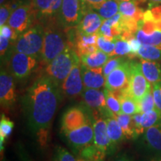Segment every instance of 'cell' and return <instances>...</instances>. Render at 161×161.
<instances>
[{
    "instance_id": "obj_19",
    "label": "cell",
    "mask_w": 161,
    "mask_h": 161,
    "mask_svg": "<svg viewBox=\"0 0 161 161\" xmlns=\"http://www.w3.org/2000/svg\"><path fill=\"white\" fill-rule=\"evenodd\" d=\"M81 73L84 88L101 89L105 86L106 78L102 73V67L88 68L81 64Z\"/></svg>"
},
{
    "instance_id": "obj_35",
    "label": "cell",
    "mask_w": 161,
    "mask_h": 161,
    "mask_svg": "<svg viewBox=\"0 0 161 161\" xmlns=\"http://www.w3.org/2000/svg\"><path fill=\"white\" fill-rule=\"evenodd\" d=\"M52 161H77V159L65 148L57 146L54 150Z\"/></svg>"
},
{
    "instance_id": "obj_45",
    "label": "cell",
    "mask_w": 161,
    "mask_h": 161,
    "mask_svg": "<svg viewBox=\"0 0 161 161\" xmlns=\"http://www.w3.org/2000/svg\"><path fill=\"white\" fill-rule=\"evenodd\" d=\"M17 154L19 157V161H33L30 158L28 153L21 146H18Z\"/></svg>"
},
{
    "instance_id": "obj_23",
    "label": "cell",
    "mask_w": 161,
    "mask_h": 161,
    "mask_svg": "<svg viewBox=\"0 0 161 161\" xmlns=\"http://www.w3.org/2000/svg\"><path fill=\"white\" fill-rule=\"evenodd\" d=\"M106 121L107 131H108V136L113 144L116 146L125 138L123 131L115 118L108 117L106 119Z\"/></svg>"
},
{
    "instance_id": "obj_2",
    "label": "cell",
    "mask_w": 161,
    "mask_h": 161,
    "mask_svg": "<svg viewBox=\"0 0 161 161\" xmlns=\"http://www.w3.org/2000/svg\"><path fill=\"white\" fill-rule=\"evenodd\" d=\"M53 19L47 20L48 23L46 26H43V46L40 57L43 64L46 65L62 53L70 44L67 35L62 30L64 28L58 21L56 24L52 20Z\"/></svg>"
},
{
    "instance_id": "obj_6",
    "label": "cell",
    "mask_w": 161,
    "mask_h": 161,
    "mask_svg": "<svg viewBox=\"0 0 161 161\" xmlns=\"http://www.w3.org/2000/svg\"><path fill=\"white\" fill-rule=\"evenodd\" d=\"M80 0H63L57 20L64 29L77 27L83 16Z\"/></svg>"
},
{
    "instance_id": "obj_11",
    "label": "cell",
    "mask_w": 161,
    "mask_h": 161,
    "mask_svg": "<svg viewBox=\"0 0 161 161\" xmlns=\"http://www.w3.org/2000/svg\"><path fill=\"white\" fill-rule=\"evenodd\" d=\"M60 90L66 97L73 98L82 94L84 90L81 73V64H76L69 75L60 86Z\"/></svg>"
},
{
    "instance_id": "obj_28",
    "label": "cell",
    "mask_w": 161,
    "mask_h": 161,
    "mask_svg": "<svg viewBox=\"0 0 161 161\" xmlns=\"http://www.w3.org/2000/svg\"><path fill=\"white\" fill-rule=\"evenodd\" d=\"M79 154L80 158L95 161H104L107 155L103 151L98 148L94 143L82 148L79 152Z\"/></svg>"
},
{
    "instance_id": "obj_49",
    "label": "cell",
    "mask_w": 161,
    "mask_h": 161,
    "mask_svg": "<svg viewBox=\"0 0 161 161\" xmlns=\"http://www.w3.org/2000/svg\"><path fill=\"white\" fill-rule=\"evenodd\" d=\"M142 1H146V0H142ZM152 3H161V0H149Z\"/></svg>"
},
{
    "instance_id": "obj_37",
    "label": "cell",
    "mask_w": 161,
    "mask_h": 161,
    "mask_svg": "<svg viewBox=\"0 0 161 161\" xmlns=\"http://www.w3.org/2000/svg\"><path fill=\"white\" fill-rule=\"evenodd\" d=\"M143 20L153 22L161 20V6L150 5L148 9L144 11Z\"/></svg>"
},
{
    "instance_id": "obj_18",
    "label": "cell",
    "mask_w": 161,
    "mask_h": 161,
    "mask_svg": "<svg viewBox=\"0 0 161 161\" xmlns=\"http://www.w3.org/2000/svg\"><path fill=\"white\" fill-rule=\"evenodd\" d=\"M142 140L147 152L153 157H161V122L146 129Z\"/></svg>"
},
{
    "instance_id": "obj_13",
    "label": "cell",
    "mask_w": 161,
    "mask_h": 161,
    "mask_svg": "<svg viewBox=\"0 0 161 161\" xmlns=\"http://www.w3.org/2000/svg\"><path fill=\"white\" fill-rule=\"evenodd\" d=\"M81 95L84 103L87 106V108L96 110L102 115L105 116L107 118L112 117V114L107 108L106 97L104 90L84 88Z\"/></svg>"
},
{
    "instance_id": "obj_29",
    "label": "cell",
    "mask_w": 161,
    "mask_h": 161,
    "mask_svg": "<svg viewBox=\"0 0 161 161\" xmlns=\"http://www.w3.org/2000/svg\"><path fill=\"white\" fill-rule=\"evenodd\" d=\"M136 56L148 60H161V49L154 46L141 45Z\"/></svg>"
},
{
    "instance_id": "obj_17",
    "label": "cell",
    "mask_w": 161,
    "mask_h": 161,
    "mask_svg": "<svg viewBox=\"0 0 161 161\" xmlns=\"http://www.w3.org/2000/svg\"><path fill=\"white\" fill-rule=\"evenodd\" d=\"M63 0H32L36 19L46 21L57 17Z\"/></svg>"
},
{
    "instance_id": "obj_42",
    "label": "cell",
    "mask_w": 161,
    "mask_h": 161,
    "mask_svg": "<svg viewBox=\"0 0 161 161\" xmlns=\"http://www.w3.org/2000/svg\"><path fill=\"white\" fill-rule=\"evenodd\" d=\"M128 41L130 44V49H131V58H134V56H136V55H137V52L142 44L140 43V42L139 41L135 36L130 38Z\"/></svg>"
},
{
    "instance_id": "obj_27",
    "label": "cell",
    "mask_w": 161,
    "mask_h": 161,
    "mask_svg": "<svg viewBox=\"0 0 161 161\" xmlns=\"http://www.w3.org/2000/svg\"><path fill=\"white\" fill-rule=\"evenodd\" d=\"M121 104V110L122 113L133 116L139 113V108L137 102H135L132 98H130L126 93V90L122 91V96L119 98Z\"/></svg>"
},
{
    "instance_id": "obj_50",
    "label": "cell",
    "mask_w": 161,
    "mask_h": 161,
    "mask_svg": "<svg viewBox=\"0 0 161 161\" xmlns=\"http://www.w3.org/2000/svg\"><path fill=\"white\" fill-rule=\"evenodd\" d=\"M118 1H138V2H142V0H118Z\"/></svg>"
},
{
    "instance_id": "obj_43",
    "label": "cell",
    "mask_w": 161,
    "mask_h": 161,
    "mask_svg": "<svg viewBox=\"0 0 161 161\" xmlns=\"http://www.w3.org/2000/svg\"><path fill=\"white\" fill-rule=\"evenodd\" d=\"M12 42L8 38L0 35V52H1V58L5 55L6 51L8 49L10 43Z\"/></svg>"
},
{
    "instance_id": "obj_20",
    "label": "cell",
    "mask_w": 161,
    "mask_h": 161,
    "mask_svg": "<svg viewBox=\"0 0 161 161\" xmlns=\"http://www.w3.org/2000/svg\"><path fill=\"white\" fill-rule=\"evenodd\" d=\"M141 69L142 73L150 84H155L161 81L160 65L154 60H140Z\"/></svg>"
},
{
    "instance_id": "obj_33",
    "label": "cell",
    "mask_w": 161,
    "mask_h": 161,
    "mask_svg": "<svg viewBox=\"0 0 161 161\" xmlns=\"http://www.w3.org/2000/svg\"><path fill=\"white\" fill-rule=\"evenodd\" d=\"M115 55L124 56L128 55L130 58H131V49L128 40L117 37L115 40V49L110 57Z\"/></svg>"
},
{
    "instance_id": "obj_3",
    "label": "cell",
    "mask_w": 161,
    "mask_h": 161,
    "mask_svg": "<svg viewBox=\"0 0 161 161\" xmlns=\"http://www.w3.org/2000/svg\"><path fill=\"white\" fill-rule=\"evenodd\" d=\"M79 63H81L80 57L75 48L69 44L62 53L46 65L45 75L60 86L72 68Z\"/></svg>"
},
{
    "instance_id": "obj_47",
    "label": "cell",
    "mask_w": 161,
    "mask_h": 161,
    "mask_svg": "<svg viewBox=\"0 0 161 161\" xmlns=\"http://www.w3.org/2000/svg\"><path fill=\"white\" fill-rule=\"evenodd\" d=\"M149 161H161V157H153Z\"/></svg>"
},
{
    "instance_id": "obj_22",
    "label": "cell",
    "mask_w": 161,
    "mask_h": 161,
    "mask_svg": "<svg viewBox=\"0 0 161 161\" xmlns=\"http://www.w3.org/2000/svg\"><path fill=\"white\" fill-rule=\"evenodd\" d=\"M138 1H119V13L137 22L143 19L144 11L138 7Z\"/></svg>"
},
{
    "instance_id": "obj_12",
    "label": "cell",
    "mask_w": 161,
    "mask_h": 161,
    "mask_svg": "<svg viewBox=\"0 0 161 161\" xmlns=\"http://www.w3.org/2000/svg\"><path fill=\"white\" fill-rule=\"evenodd\" d=\"M89 121V116L85 110L80 107H72L64 113L60 122V131L65 134L84 125Z\"/></svg>"
},
{
    "instance_id": "obj_15",
    "label": "cell",
    "mask_w": 161,
    "mask_h": 161,
    "mask_svg": "<svg viewBox=\"0 0 161 161\" xmlns=\"http://www.w3.org/2000/svg\"><path fill=\"white\" fill-rule=\"evenodd\" d=\"M94 144L106 154L115 152L116 146L113 144L107 131V121L103 117H98L93 122Z\"/></svg>"
},
{
    "instance_id": "obj_21",
    "label": "cell",
    "mask_w": 161,
    "mask_h": 161,
    "mask_svg": "<svg viewBox=\"0 0 161 161\" xmlns=\"http://www.w3.org/2000/svg\"><path fill=\"white\" fill-rule=\"evenodd\" d=\"M110 56L102 50L98 49L97 51L89 55H83L80 57V62L82 65L88 68H99L103 67L107 63Z\"/></svg>"
},
{
    "instance_id": "obj_34",
    "label": "cell",
    "mask_w": 161,
    "mask_h": 161,
    "mask_svg": "<svg viewBox=\"0 0 161 161\" xmlns=\"http://www.w3.org/2000/svg\"><path fill=\"white\" fill-rule=\"evenodd\" d=\"M139 113L140 114H145V113L152 111L153 110L156 109L155 103H154V97L152 92H148L145 97L137 102Z\"/></svg>"
},
{
    "instance_id": "obj_40",
    "label": "cell",
    "mask_w": 161,
    "mask_h": 161,
    "mask_svg": "<svg viewBox=\"0 0 161 161\" xmlns=\"http://www.w3.org/2000/svg\"><path fill=\"white\" fill-rule=\"evenodd\" d=\"M12 12H13V10H12L9 3L1 5V8H0V26L5 25L6 23H8Z\"/></svg>"
},
{
    "instance_id": "obj_38",
    "label": "cell",
    "mask_w": 161,
    "mask_h": 161,
    "mask_svg": "<svg viewBox=\"0 0 161 161\" xmlns=\"http://www.w3.org/2000/svg\"><path fill=\"white\" fill-rule=\"evenodd\" d=\"M126 59H125V58L120 57L108 60L107 63L103 66V67H102V73H103L104 77L106 78L110 72L116 69L118 66H119Z\"/></svg>"
},
{
    "instance_id": "obj_24",
    "label": "cell",
    "mask_w": 161,
    "mask_h": 161,
    "mask_svg": "<svg viewBox=\"0 0 161 161\" xmlns=\"http://www.w3.org/2000/svg\"><path fill=\"white\" fill-rule=\"evenodd\" d=\"M104 19H110L119 11V1L106 0L98 7L93 8Z\"/></svg>"
},
{
    "instance_id": "obj_36",
    "label": "cell",
    "mask_w": 161,
    "mask_h": 161,
    "mask_svg": "<svg viewBox=\"0 0 161 161\" xmlns=\"http://www.w3.org/2000/svg\"><path fill=\"white\" fill-rule=\"evenodd\" d=\"M97 46L98 49L102 50V52H105L106 54L110 56L114 52V49H115V41L108 40L104 36L98 34Z\"/></svg>"
},
{
    "instance_id": "obj_46",
    "label": "cell",
    "mask_w": 161,
    "mask_h": 161,
    "mask_svg": "<svg viewBox=\"0 0 161 161\" xmlns=\"http://www.w3.org/2000/svg\"><path fill=\"white\" fill-rule=\"evenodd\" d=\"M111 161H133V160L125 154H119L113 159Z\"/></svg>"
},
{
    "instance_id": "obj_26",
    "label": "cell",
    "mask_w": 161,
    "mask_h": 161,
    "mask_svg": "<svg viewBox=\"0 0 161 161\" xmlns=\"http://www.w3.org/2000/svg\"><path fill=\"white\" fill-rule=\"evenodd\" d=\"M135 37L142 45L158 46L161 49V31L156 30L151 35H147L142 29H138Z\"/></svg>"
},
{
    "instance_id": "obj_32",
    "label": "cell",
    "mask_w": 161,
    "mask_h": 161,
    "mask_svg": "<svg viewBox=\"0 0 161 161\" xmlns=\"http://www.w3.org/2000/svg\"><path fill=\"white\" fill-rule=\"evenodd\" d=\"M104 92L105 93L107 108L109 110L110 114H112V117L114 116L121 114L122 110H121V104L119 100L114 96V94L110 90L105 88L104 90Z\"/></svg>"
},
{
    "instance_id": "obj_48",
    "label": "cell",
    "mask_w": 161,
    "mask_h": 161,
    "mask_svg": "<svg viewBox=\"0 0 161 161\" xmlns=\"http://www.w3.org/2000/svg\"><path fill=\"white\" fill-rule=\"evenodd\" d=\"M77 161H95V160H89V159H85L83 158H78L77 159Z\"/></svg>"
},
{
    "instance_id": "obj_51",
    "label": "cell",
    "mask_w": 161,
    "mask_h": 161,
    "mask_svg": "<svg viewBox=\"0 0 161 161\" xmlns=\"http://www.w3.org/2000/svg\"><path fill=\"white\" fill-rule=\"evenodd\" d=\"M5 0H0V3H1V5H4V4H5Z\"/></svg>"
},
{
    "instance_id": "obj_16",
    "label": "cell",
    "mask_w": 161,
    "mask_h": 161,
    "mask_svg": "<svg viewBox=\"0 0 161 161\" xmlns=\"http://www.w3.org/2000/svg\"><path fill=\"white\" fill-rule=\"evenodd\" d=\"M83 8V16L76 27L77 30L83 35H93L98 33L104 19L91 8Z\"/></svg>"
},
{
    "instance_id": "obj_5",
    "label": "cell",
    "mask_w": 161,
    "mask_h": 161,
    "mask_svg": "<svg viewBox=\"0 0 161 161\" xmlns=\"http://www.w3.org/2000/svg\"><path fill=\"white\" fill-rule=\"evenodd\" d=\"M150 92V82L142 73L140 63L131 60V74L126 93L135 102H139Z\"/></svg>"
},
{
    "instance_id": "obj_10",
    "label": "cell",
    "mask_w": 161,
    "mask_h": 161,
    "mask_svg": "<svg viewBox=\"0 0 161 161\" xmlns=\"http://www.w3.org/2000/svg\"><path fill=\"white\" fill-rule=\"evenodd\" d=\"M131 74V60H125L106 77L105 88L110 90H127Z\"/></svg>"
},
{
    "instance_id": "obj_41",
    "label": "cell",
    "mask_w": 161,
    "mask_h": 161,
    "mask_svg": "<svg viewBox=\"0 0 161 161\" xmlns=\"http://www.w3.org/2000/svg\"><path fill=\"white\" fill-rule=\"evenodd\" d=\"M152 94L156 109L161 113V81L153 84Z\"/></svg>"
},
{
    "instance_id": "obj_4",
    "label": "cell",
    "mask_w": 161,
    "mask_h": 161,
    "mask_svg": "<svg viewBox=\"0 0 161 161\" xmlns=\"http://www.w3.org/2000/svg\"><path fill=\"white\" fill-rule=\"evenodd\" d=\"M44 27L37 23L19 36L13 46V51L39 58L43 46Z\"/></svg>"
},
{
    "instance_id": "obj_31",
    "label": "cell",
    "mask_w": 161,
    "mask_h": 161,
    "mask_svg": "<svg viewBox=\"0 0 161 161\" xmlns=\"http://www.w3.org/2000/svg\"><path fill=\"white\" fill-rule=\"evenodd\" d=\"M161 122V113L157 109L142 114L141 125L144 130Z\"/></svg>"
},
{
    "instance_id": "obj_30",
    "label": "cell",
    "mask_w": 161,
    "mask_h": 161,
    "mask_svg": "<svg viewBox=\"0 0 161 161\" xmlns=\"http://www.w3.org/2000/svg\"><path fill=\"white\" fill-rule=\"evenodd\" d=\"M14 123L9 118L6 117L5 114L1 115V120H0V147H1V152H3L4 149V142L7 137L11 135L12 130H13Z\"/></svg>"
},
{
    "instance_id": "obj_44",
    "label": "cell",
    "mask_w": 161,
    "mask_h": 161,
    "mask_svg": "<svg viewBox=\"0 0 161 161\" xmlns=\"http://www.w3.org/2000/svg\"><path fill=\"white\" fill-rule=\"evenodd\" d=\"M80 1L83 8H91L93 9L100 6L106 0H80Z\"/></svg>"
},
{
    "instance_id": "obj_1",
    "label": "cell",
    "mask_w": 161,
    "mask_h": 161,
    "mask_svg": "<svg viewBox=\"0 0 161 161\" xmlns=\"http://www.w3.org/2000/svg\"><path fill=\"white\" fill-rule=\"evenodd\" d=\"M60 86L47 75L35 80L23 96V110L29 128L41 146L48 141L50 125L60 101Z\"/></svg>"
},
{
    "instance_id": "obj_14",
    "label": "cell",
    "mask_w": 161,
    "mask_h": 161,
    "mask_svg": "<svg viewBox=\"0 0 161 161\" xmlns=\"http://www.w3.org/2000/svg\"><path fill=\"white\" fill-rule=\"evenodd\" d=\"M15 85L13 75L5 69H1L0 74V102L4 108H10L16 102Z\"/></svg>"
},
{
    "instance_id": "obj_7",
    "label": "cell",
    "mask_w": 161,
    "mask_h": 161,
    "mask_svg": "<svg viewBox=\"0 0 161 161\" xmlns=\"http://www.w3.org/2000/svg\"><path fill=\"white\" fill-rule=\"evenodd\" d=\"M11 73L18 79H24L31 75L37 64V58L12 50L8 59Z\"/></svg>"
},
{
    "instance_id": "obj_9",
    "label": "cell",
    "mask_w": 161,
    "mask_h": 161,
    "mask_svg": "<svg viewBox=\"0 0 161 161\" xmlns=\"http://www.w3.org/2000/svg\"><path fill=\"white\" fill-rule=\"evenodd\" d=\"M68 144L74 152H79L82 148L94 143L93 125L89 121L84 125L64 134Z\"/></svg>"
},
{
    "instance_id": "obj_8",
    "label": "cell",
    "mask_w": 161,
    "mask_h": 161,
    "mask_svg": "<svg viewBox=\"0 0 161 161\" xmlns=\"http://www.w3.org/2000/svg\"><path fill=\"white\" fill-rule=\"evenodd\" d=\"M36 19L31 4L25 3L12 12L8 24L20 35L33 25Z\"/></svg>"
},
{
    "instance_id": "obj_39",
    "label": "cell",
    "mask_w": 161,
    "mask_h": 161,
    "mask_svg": "<svg viewBox=\"0 0 161 161\" xmlns=\"http://www.w3.org/2000/svg\"><path fill=\"white\" fill-rule=\"evenodd\" d=\"M0 35L8 38L12 42H15L19 36V34L12 29L8 24L0 26Z\"/></svg>"
},
{
    "instance_id": "obj_25",
    "label": "cell",
    "mask_w": 161,
    "mask_h": 161,
    "mask_svg": "<svg viewBox=\"0 0 161 161\" xmlns=\"http://www.w3.org/2000/svg\"><path fill=\"white\" fill-rule=\"evenodd\" d=\"M113 117L115 118L118 122L122 131H123L125 139L136 138L134 130V125H133L132 116L121 113L119 114L114 116Z\"/></svg>"
}]
</instances>
